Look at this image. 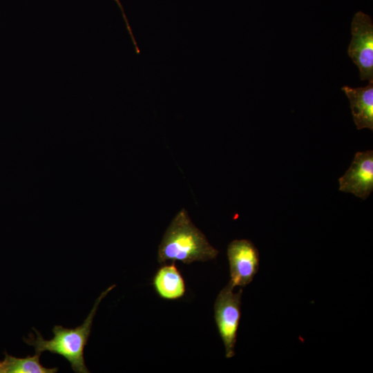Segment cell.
<instances>
[{
  "label": "cell",
  "instance_id": "obj_6",
  "mask_svg": "<svg viewBox=\"0 0 373 373\" xmlns=\"http://www.w3.org/2000/svg\"><path fill=\"white\" fill-rule=\"evenodd\" d=\"M339 190L363 200L373 191V151L356 153L350 167L339 178Z\"/></svg>",
  "mask_w": 373,
  "mask_h": 373
},
{
  "label": "cell",
  "instance_id": "obj_3",
  "mask_svg": "<svg viewBox=\"0 0 373 373\" xmlns=\"http://www.w3.org/2000/svg\"><path fill=\"white\" fill-rule=\"evenodd\" d=\"M229 283L218 294L214 305V317L227 358L235 355L237 332L241 316L242 289L233 291Z\"/></svg>",
  "mask_w": 373,
  "mask_h": 373
},
{
  "label": "cell",
  "instance_id": "obj_5",
  "mask_svg": "<svg viewBox=\"0 0 373 373\" xmlns=\"http://www.w3.org/2000/svg\"><path fill=\"white\" fill-rule=\"evenodd\" d=\"M229 263V283L244 287L249 284L259 269V252L249 240H234L227 247Z\"/></svg>",
  "mask_w": 373,
  "mask_h": 373
},
{
  "label": "cell",
  "instance_id": "obj_8",
  "mask_svg": "<svg viewBox=\"0 0 373 373\" xmlns=\"http://www.w3.org/2000/svg\"><path fill=\"white\" fill-rule=\"evenodd\" d=\"M153 284L158 295L166 300H176L185 294L184 280L174 263L158 269Z\"/></svg>",
  "mask_w": 373,
  "mask_h": 373
},
{
  "label": "cell",
  "instance_id": "obj_1",
  "mask_svg": "<svg viewBox=\"0 0 373 373\" xmlns=\"http://www.w3.org/2000/svg\"><path fill=\"white\" fill-rule=\"evenodd\" d=\"M218 251L191 222L187 211L182 209L171 221L158 249V262L181 261L189 264L195 261L215 259Z\"/></svg>",
  "mask_w": 373,
  "mask_h": 373
},
{
  "label": "cell",
  "instance_id": "obj_7",
  "mask_svg": "<svg viewBox=\"0 0 373 373\" xmlns=\"http://www.w3.org/2000/svg\"><path fill=\"white\" fill-rule=\"evenodd\" d=\"M350 102L353 120L358 130L373 131V80L365 87L342 88Z\"/></svg>",
  "mask_w": 373,
  "mask_h": 373
},
{
  "label": "cell",
  "instance_id": "obj_4",
  "mask_svg": "<svg viewBox=\"0 0 373 373\" xmlns=\"http://www.w3.org/2000/svg\"><path fill=\"white\" fill-rule=\"evenodd\" d=\"M347 54L358 66L361 80H373V23L371 17L357 12L351 24Z\"/></svg>",
  "mask_w": 373,
  "mask_h": 373
},
{
  "label": "cell",
  "instance_id": "obj_2",
  "mask_svg": "<svg viewBox=\"0 0 373 373\" xmlns=\"http://www.w3.org/2000/svg\"><path fill=\"white\" fill-rule=\"evenodd\" d=\"M115 286L111 285L101 293L81 325L75 328H65L61 325H55L52 330L54 336L50 340L44 339L39 331L32 327L36 335L30 332L27 338H23V341L34 347L35 353L41 354L44 351H48L63 356L70 363L75 372H90L84 362V351L90 334L93 318L102 300Z\"/></svg>",
  "mask_w": 373,
  "mask_h": 373
},
{
  "label": "cell",
  "instance_id": "obj_9",
  "mask_svg": "<svg viewBox=\"0 0 373 373\" xmlns=\"http://www.w3.org/2000/svg\"><path fill=\"white\" fill-rule=\"evenodd\" d=\"M41 354L17 358L5 352L4 359L0 360V373H55L58 367L48 368L43 366L39 357Z\"/></svg>",
  "mask_w": 373,
  "mask_h": 373
}]
</instances>
